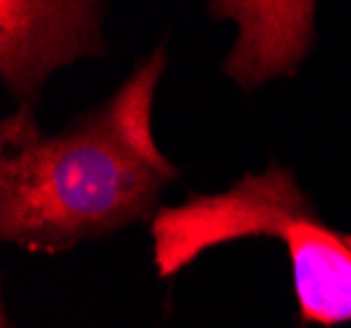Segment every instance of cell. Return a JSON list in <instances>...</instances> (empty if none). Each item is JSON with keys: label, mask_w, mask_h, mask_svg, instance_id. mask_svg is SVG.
Listing matches in <instances>:
<instances>
[{"label": "cell", "mask_w": 351, "mask_h": 328, "mask_svg": "<svg viewBox=\"0 0 351 328\" xmlns=\"http://www.w3.org/2000/svg\"><path fill=\"white\" fill-rule=\"evenodd\" d=\"M168 66L165 45L136 60L108 100L47 134L32 110L0 126V239L58 255L158 215L181 179L152 134V103Z\"/></svg>", "instance_id": "obj_1"}, {"label": "cell", "mask_w": 351, "mask_h": 328, "mask_svg": "<svg viewBox=\"0 0 351 328\" xmlns=\"http://www.w3.org/2000/svg\"><path fill=\"white\" fill-rule=\"evenodd\" d=\"M149 234L160 279L220 244L276 237L291 260L299 328L351 323V234L322 218L293 171L278 161L263 174H244L223 192H189L181 205H162Z\"/></svg>", "instance_id": "obj_2"}, {"label": "cell", "mask_w": 351, "mask_h": 328, "mask_svg": "<svg viewBox=\"0 0 351 328\" xmlns=\"http://www.w3.org/2000/svg\"><path fill=\"white\" fill-rule=\"evenodd\" d=\"M105 11V3H0V79L19 110L40 105L45 79L56 69L108 53Z\"/></svg>", "instance_id": "obj_3"}, {"label": "cell", "mask_w": 351, "mask_h": 328, "mask_svg": "<svg viewBox=\"0 0 351 328\" xmlns=\"http://www.w3.org/2000/svg\"><path fill=\"white\" fill-rule=\"evenodd\" d=\"M315 3H213L210 16L239 24L223 71L247 92L265 79L293 76L315 43Z\"/></svg>", "instance_id": "obj_4"}, {"label": "cell", "mask_w": 351, "mask_h": 328, "mask_svg": "<svg viewBox=\"0 0 351 328\" xmlns=\"http://www.w3.org/2000/svg\"><path fill=\"white\" fill-rule=\"evenodd\" d=\"M0 328H16L11 320H8V313H5V307H3V313H0Z\"/></svg>", "instance_id": "obj_5"}]
</instances>
